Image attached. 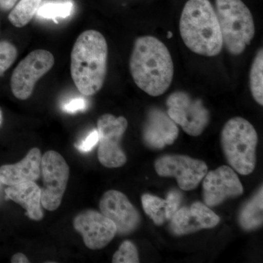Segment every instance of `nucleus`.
<instances>
[{"label":"nucleus","mask_w":263,"mask_h":263,"mask_svg":"<svg viewBox=\"0 0 263 263\" xmlns=\"http://www.w3.org/2000/svg\"><path fill=\"white\" fill-rule=\"evenodd\" d=\"M141 202L143 210L157 226H162L167 220L165 200L151 194H144L142 195Z\"/></svg>","instance_id":"nucleus-21"},{"label":"nucleus","mask_w":263,"mask_h":263,"mask_svg":"<svg viewBox=\"0 0 263 263\" xmlns=\"http://www.w3.org/2000/svg\"><path fill=\"white\" fill-rule=\"evenodd\" d=\"M179 29L183 43L193 53L208 57L221 53L220 27L209 0H188L180 18Z\"/></svg>","instance_id":"nucleus-3"},{"label":"nucleus","mask_w":263,"mask_h":263,"mask_svg":"<svg viewBox=\"0 0 263 263\" xmlns=\"http://www.w3.org/2000/svg\"><path fill=\"white\" fill-rule=\"evenodd\" d=\"M54 57L46 50H34L19 62L12 74L10 88L15 98L26 100L32 96L36 83L54 65Z\"/></svg>","instance_id":"nucleus-8"},{"label":"nucleus","mask_w":263,"mask_h":263,"mask_svg":"<svg viewBox=\"0 0 263 263\" xmlns=\"http://www.w3.org/2000/svg\"><path fill=\"white\" fill-rule=\"evenodd\" d=\"M73 10L72 2L65 3H49L41 5L37 10L38 16L42 18H66L70 16Z\"/></svg>","instance_id":"nucleus-22"},{"label":"nucleus","mask_w":263,"mask_h":263,"mask_svg":"<svg viewBox=\"0 0 263 263\" xmlns=\"http://www.w3.org/2000/svg\"><path fill=\"white\" fill-rule=\"evenodd\" d=\"M10 262L12 263H29L30 261L25 254L18 252L12 257Z\"/></svg>","instance_id":"nucleus-29"},{"label":"nucleus","mask_w":263,"mask_h":263,"mask_svg":"<svg viewBox=\"0 0 263 263\" xmlns=\"http://www.w3.org/2000/svg\"><path fill=\"white\" fill-rule=\"evenodd\" d=\"M99 206L100 212L113 221L118 235L131 234L141 224L139 212L127 197L117 190H109L104 193Z\"/></svg>","instance_id":"nucleus-13"},{"label":"nucleus","mask_w":263,"mask_h":263,"mask_svg":"<svg viewBox=\"0 0 263 263\" xmlns=\"http://www.w3.org/2000/svg\"><path fill=\"white\" fill-rule=\"evenodd\" d=\"M129 70L135 84L152 97L165 93L174 79V62L168 48L153 36L137 38Z\"/></svg>","instance_id":"nucleus-1"},{"label":"nucleus","mask_w":263,"mask_h":263,"mask_svg":"<svg viewBox=\"0 0 263 263\" xmlns=\"http://www.w3.org/2000/svg\"><path fill=\"white\" fill-rule=\"evenodd\" d=\"M99 136L98 160L108 168L122 167L127 162V156L121 146L123 136L127 129V119L103 114L98 121Z\"/></svg>","instance_id":"nucleus-7"},{"label":"nucleus","mask_w":263,"mask_h":263,"mask_svg":"<svg viewBox=\"0 0 263 263\" xmlns=\"http://www.w3.org/2000/svg\"><path fill=\"white\" fill-rule=\"evenodd\" d=\"M165 200L167 202L166 216H167V220H170L180 209L181 200H182V195L178 190H172L167 193Z\"/></svg>","instance_id":"nucleus-25"},{"label":"nucleus","mask_w":263,"mask_h":263,"mask_svg":"<svg viewBox=\"0 0 263 263\" xmlns=\"http://www.w3.org/2000/svg\"><path fill=\"white\" fill-rule=\"evenodd\" d=\"M202 182V195L209 207L220 205L228 198H235L243 193L239 178L232 167L220 166L207 172Z\"/></svg>","instance_id":"nucleus-12"},{"label":"nucleus","mask_w":263,"mask_h":263,"mask_svg":"<svg viewBox=\"0 0 263 263\" xmlns=\"http://www.w3.org/2000/svg\"><path fill=\"white\" fill-rule=\"evenodd\" d=\"M99 141V136L98 130L94 129L89 133V136L81 142L80 144L77 146L79 150L83 152H88L92 150Z\"/></svg>","instance_id":"nucleus-26"},{"label":"nucleus","mask_w":263,"mask_h":263,"mask_svg":"<svg viewBox=\"0 0 263 263\" xmlns=\"http://www.w3.org/2000/svg\"><path fill=\"white\" fill-rule=\"evenodd\" d=\"M73 227L82 236L86 247L91 250L105 248L117 235L113 221L91 209L79 213L74 218Z\"/></svg>","instance_id":"nucleus-11"},{"label":"nucleus","mask_w":263,"mask_h":263,"mask_svg":"<svg viewBox=\"0 0 263 263\" xmlns=\"http://www.w3.org/2000/svg\"><path fill=\"white\" fill-rule=\"evenodd\" d=\"M138 249L136 245L129 240L123 242L118 251L114 253L112 262L138 263L139 262Z\"/></svg>","instance_id":"nucleus-23"},{"label":"nucleus","mask_w":263,"mask_h":263,"mask_svg":"<svg viewBox=\"0 0 263 263\" xmlns=\"http://www.w3.org/2000/svg\"><path fill=\"white\" fill-rule=\"evenodd\" d=\"M41 203L43 209L53 212L62 203L70 176V167L65 158L55 151H48L41 159Z\"/></svg>","instance_id":"nucleus-6"},{"label":"nucleus","mask_w":263,"mask_h":263,"mask_svg":"<svg viewBox=\"0 0 263 263\" xmlns=\"http://www.w3.org/2000/svg\"><path fill=\"white\" fill-rule=\"evenodd\" d=\"M43 0H20L12 8L8 20L15 27L22 28L32 21L42 5Z\"/></svg>","instance_id":"nucleus-19"},{"label":"nucleus","mask_w":263,"mask_h":263,"mask_svg":"<svg viewBox=\"0 0 263 263\" xmlns=\"http://www.w3.org/2000/svg\"><path fill=\"white\" fill-rule=\"evenodd\" d=\"M108 43L98 31H84L70 55V73L79 92L93 96L103 88L108 70Z\"/></svg>","instance_id":"nucleus-2"},{"label":"nucleus","mask_w":263,"mask_h":263,"mask_svg":"<svg viewBox=\"0 0 263 263\" xmlns=\"http://www.w3.org/2000/svg\"><path fill=\"white\" fill-rule=\"evenodd\" d=\"M170 220V229L173 234L181 236L215 228L220 218L205 203L195 202L190 207L180 208Z\"/></svg>","instance_id":"nucleus-14"},{"label":"nucleus","mask_w":263,"mask_h":263,"mask_svg":"<svg viewBox=\"0 0 263 263\" xmlns=\"http://www.w3.org/2000/svg\"><path fill=\"white\" fill-rule=\"evenodd\" d=\"M258 136L254 126L242 117L230 119L221 133V144L228 164L238 174L247 176L256 166Z\"/></svg>","instance_id":"nucleus-4"},{"label":"nucleus","mask_w":263,"mask_h":263,"mask_svg":"<svg viewBox=\"0 0 263 263\" xmlns=\"http://www.w3.org/2000/svg\"><path fill=\"white\" fill-rule=\"evenodd\" d=\"M179 128L167 113L159 108L151 109L143 129V139L147 146L156 149L171 145L179 136Z\"/></svg>","instance_id":"nucleus-15"},{"label":"nucleus","mask_w":263,"mask_h":263,"mask_svg":"<svg viewBox=\"0 0 263 263\" xmlns=\"http://www.w3.org/2000/svg\"><path fill=\"white\" fill-rule=\"evenodd\" d=\"M85 107H86L85 100L81 98H76L65 104L64 110L68 113H76L79 110H83Z\"/></svg>","instance_id":"nucleus-27"},{"label":"nucleus","mask_w":263,"mask_h":263,"mask_svg":"<svg viewBox=\"0 0 263 263\" xmlns=\"http://www.w3.org/2000/svg\"><path fill=\"white\" fill-rule=\"evenodd\" d=\"M262 186H261L256 195L243 205L240 211L238 221L243 229L252 230L262 226Z\"/></svg>","instance_id":"nucleus-18"},{"label":"nucleus","mask_w":263,"mask_h":263,"mask_svg":"<svg viewBox=\"0 0 263 263\" xmlns=\"http://www.w3.org/2000/svg\"><path fill=\"white\" fill-rule=\"evenodd\" d=\"M41 150L32 148L17 163L0 167V181L8 186L27 181L36 182L41 175Z\"/></svg>","instance_id":"nucleus-16"},{"label":"nucleus","mask_w":263,"mask_h":263,"mask_svg":"<svg viewBox=\"0 0 263 263\" xmlns=\"http://www.w3.org/2000/svg\"><path fill=\"white\" fill-rule=\"evenodd\" d=\"M249 86L252 97L259 105H263V50L259 49L254 57L250 73Z\"/></svg>","instance_id":"nucleus-20"},{"label":"nucleus","mask_w":263,"mask_h":263,"mask_svg":"<svg viewBox=\"0 0 263 263\" xmlns=\"http://www.w3.org/2000/svg\"><path fill=\"white\" fill-rule=\"evenodd\" d=\"M166 105L167 115L189 136H200L209 124V110L201 100L193 99L185 91H175L170 95Z\"/></svg>","instance_id":"nucleus-9"},{"label":"nucleus","mask_w":263,"mask_h":263,"mask_svg":"<svg viewBox=\"0 0 263 263\" xmlns=\"http://www.w3.org/2000/svg\"><path fill=\"white\" fill-rule=\"evenodd\" d=\"M172 35H173L172 33H171V32H168V38H171V37H172Z\"/></svg>","instance_id":"nucleus-31"},{"label":"nucleus","mask_w":263,"mask_h":263,"mask_svg":"<svg viewBox=\"0 0 263 263\" xmlns=\"http://www.w3.org/2000/svg\"><path fill=\"white\" fill-rule=\"evenodd\" d=\"M3 120H4V117H3V112L0 108V127H2L3 124Z\"/></svg>","instance_id":"nucleus-30"},{"label":"nucleus","mask_w":263,"mask_h":263,"mask_svg":"<svg viewBox=\"0 0 263 263\" xmlns=\"http://www.w3.org/2000/svg\"><path fill=\"white\" fill-rule=\"evenodd\" d=\"M18 56V50L8 41H0V76L14 63Z\"/></svg>","instance_id":"nucleus-24"},{"label":"nucleus","mask_w":263,"mask_h":263,"mask_svg":"<svg viewBox=\"0 0 263 263\" xmlns=\"http://www.w3.org/2000/svg\"><path fill=\"white\" fill-rule=\"evenodd\" d=\"M156 172L162 177H174L180 189L190 191L197 187L208 172L203 161L186 155H165L156 160Z\"/></svg>","instance_id":"nucleus-10"},{"label":"nucleus","mask_w":263,"mask_h":263,"mask_svg":"<svg viewBox=\"0 0 263 263\" xmlns=\"http://www.w3.org/2000/svg\"><path fill=\"white\" fill-rule=\"evenodd\" d=\"M42 190L34 181H27L9 186L5 190L8 198L22 205L27 215L34 221L42 220L44 212L41 203Z\"/></svg>","instance_id":"nucleus-17"},{"label":"nucleus","mask_w":263,"mask_h":263,"mask_svg":"<svg viewBox=\"0 0 263 263\" xmlns=\"http://www.w3.org/2000/svg\"><path fill=\"white\" fill-rule=\"evenodd\" d=\"M18 0H0V10L3 11H8L11 10Z\"/></svg>","instance_id":"nucleus-28"},{"label":"nucleus","mask_w":263,"mask_h":263,"mask_svg":"<svg viewBox=\"0 0 263 263\" xmlns=\"http://www.w3.org/2000/svg\"><path fill=\"white\" fill-rule=\"evenodd\" d=\"M223 46L235 56L243 53L255 34L253 15L242 0H216Z\"/></svg>","instance_id":"nucleus-5"}]
</instances>
